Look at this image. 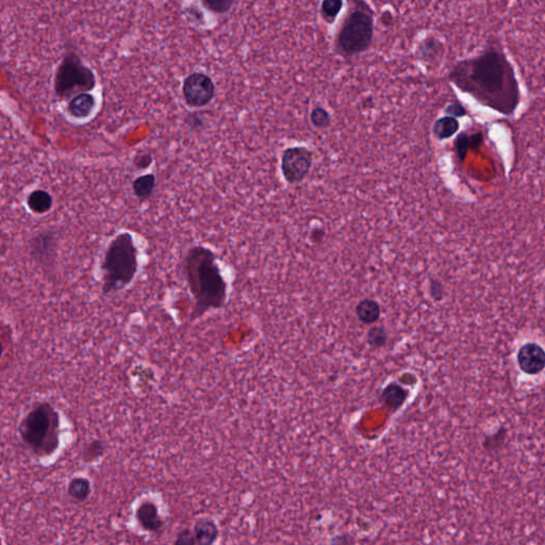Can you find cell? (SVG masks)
Instances as JSON below:
<instances>
[{"instance_id": "cell-1", "label": "cell", "mask_w": 545, "mask_h": 545, "mask_svg": "<svg viewBox=\"0 0 545 545\" xmlns=\"http://www.w3.org/2000/svg\"><path fill=\"white\" fill-rule=\"evenodd\" d=\"M450 79L500 112H510L517 106V86L512 69L498 52H487L459 63Z\"/></svg>"}, {"instance_id": "cell-2", "label": "cell", "mask_w": 545, "mask_h": 545, "mask_svg": "<svg viewBox=\"0 0 545 545\" xmlns=\"http://www.w3.org/2000/svg\"><path fill=\"white\" fill-rule=\"evenodd\" d=\"M182 271L194 300L192 321L208 311L222 309L227 300V283L216 254L210 248L197 245L187 252Z\"/></svg>"}, {"instance_id": "cell-3", "label": "cell", "mask_w": 545, "mask_h": 545, "mask_svg": "<svg viewBox=\"0 0 545 545\" xmlns=\"http://www.w3.org/2000/svg\"><path fill=\"white\" fill-rule=\"evenodd\" d=\"M139 271L138 248L128 233H119L109 243L102 264V291L113 295L134 283Z\"/></svg>"}, {"instance_id": "cell-4", "label": "cell", "mask_w": 545, "mask_h": 545, "mask_svg": "<svg viewBox=\"0 0 545 545\" xmlns=\"http://www.w3.org/2000/svg\"><path fill=\"white\" fill-rule=\"evenodd\" d=\"M23 443L37 457L52 455L60 445V414L49 402H37L18 425Z\"/></svg>"}, {"instance_id": "cell-5", "label": "cell", "mask_w": 545, "mask_h": 545, "mask_svg": "<svg viewBox=\"0 0 545 545\" xmlns=\"http://www.w3.org/2000/svg\"><path fill=\"white\" fill-rule=\"evenodd\" d=\"M374 35L373 16L368 9L356 8L347 16L339 31L336 46L345 57L365 52L371 46Z\"/></svg>"}, {"instance_id": "cell-6", "label": "cell", "mask_w": 545, "mask_h": 545, "mask_svg": "<svg viewBox=\"0 0 545 545\" xmlns=\"http://www.w3.org/2000/svg\"><path fill=\"white\" fill-rule=\"evenodd\" d=\"M94 86L95 77L93 71L84 66L75 54H67L58 67L54 79V88L58 96L69 98L73 94L93 90Z\"/></svg>"}, {"instance_id": "cell-7", "label": "cell", "mask_w": 545, "mask_h": 545, "mask_svg": "<svg viewBox=\"0 0 545 545\" xmlns=\"http://www.w3.org/2000/svg\"><path fill=\"white\" fill-rule=\"evenodd\" d=\"M313 153L306 147H290L281 157V172L290 184H300L310 172Z\"/></svg>"}, {"instance_id": "cell-8", "label": "cell", "mask_w": 545, "mask_h": 545, "mask_svg": "<svg viewBox=\"0 0 545 545\" xmlns=\"http://www.w3.org/2000/svg\"><path fill=\"white\" fill-rule=\"evenodd\" d=\"M58 250V239L52 233H40L29 243V254L33 260L48 271L56 269Z\"/></svg>"}, {"instance_id": "cell-9", "label": "cell", "mask_w": 545, "mask_h": 545, "mask_svg": "<svg viewBox=\"0 0 545 545\" xmlns=\"http://www.w3.org/2000/svg\"><path fill=\"white\" fill-rule=\"evenodd\" d=\"M213 82L204 74H192L184 84V94L187 102L193 107H203L209 104L214 96Z\"/></svg>"}, {"instance_id": "cell-10", "label": "cell", "mask_w": 545, "mask_h": 545, "mask_svg": "<svg viewBox=\"0 0 545 545\" xmlns=\"http://www.w3.org/2000/svg\"><path fill=\"white\" fill-rule=\"evenodd\" d=\"M520 369L528 375L540 373L545 368V351L540 345L528 343L517 353Z\"/></svg>"}, {"instance_id": "cell-11", "label": "cell", "mask_w": 545, "mask_h": 545, "mask_svg": "<svg viewBox=\"0 0 545 545\" xmlns=\"http://www.w3.org/2000/svg\"><path fill=\"white\" fill-rule=\"evenodd\" d=\"M136 520L146 532H158L163 528L164 522L160 517L157 505L151 500L141 503L136 509Z\"/></svg>"}, {"instance_id": "cell-12", "label": "cell", "mask_w": 545, "mask_h": 545, "mask_svg": "<svg viewBox=\"0 0 545 545\" xmlns=\"http://www.w3.org/2000/svg\"><path fill=\"white\" fill-rule=\"evenodd\" d=\"M193 534L199 545H213L218 540L220 530L214 520L203 517L197 520L193 526Z\"/></svg>"}, {"instance_id": "cell-13", "label": "cell", "mask_w": 545, "mask_h": 545, "mask_svg": "<svg viewBox=\"0 0 545 545\" xmlns=\"http://www.w3.org/2000/svg\"><path fill=\"white\" fill-rule=\"evenodd\" d=\"M356 315L361 323L365 325L375 324L382 315L380 303L373 298H365L360 300L355 308Z\"/></svg>"}, {"instance_id": "cell-14", "label": "cell", "mask_w": 545, "mask_h": 545, "mask_svg": "<svg viewBox=\"0 0 545 545\" xmlns=\"http://www.w3.org/2000/svg\"><path fill=\"white\" fill-rule=\"evenodd\" d=\"M407 399V392L399 385L390 384L384 389L382 393V401L390 409L397 410L403 406Z\"/></svg>"}, {"instance_id": "cell-15", "label": "cell", "mask_w": 545, "mask_h": 545, "mask_svg": "<svg viewBox=\"0 0 545 545\" xmlns=\"http://www.w3.org/2000/svg\"><path fill=\"white\" fill-rule=\"evenodd\" d=\"M94 105H95V100L94 98L90 94H80V95L76 96L71 104H69V112L78 119H82V117H86L92 110H93Z\"/></svg>"}, {"instance_id": "cell-16", "label": "cell", "mask_w": 545, "mask_h": 545, "mask_svg": "<svg viewBox=\"0 0 545 545\" xmlns=\"http://www.w3.org/2000/svg\"><path fill=\"white\" fill-rule=\"evenodd\" d=\"M90 491H92V487H90V481L86 477H74L69 481V487H67V493L74 500H77V502H84V500H88Z\"/></svg>"}, {"instance_id": "cell-17", "label": "cell", "mask_w": 545, "mask_h": 545, "mask_svg": "<svg viewBox=\"0 0 545 545\" xmlns=\"http://www.w3.org/2000/svg\"><path fill=\"white\" fill-rule=\"evenodd\" d=\"M459 129V123L452 117H442L433 125V134L439 140H445L454 136Z\"/></svg>"}, {"instance_id": "cell-18", "label": "cell", "mask_w": 545, "mask_h": 545, "mask_svg": "<svg viewBox=\"0 0 545 545\" xmlns=\"http://www.w3.org/2000/svg\"><path fill=\"white\" fill-rule=\"evenodd\" d=\"M52 197L45 191L37 190L31 193L28 199V207L37 214L46 213L52 208Z\"/></svg>"}, {"instance_id": "cell-19", "label": "cell", "mask_w": 545, "mask_h": 545, "mask_svg": "<svg viewBox=\"0 0 545 545\" xmlns=\"http://www.w3.org/2000/svg\"><path fill=\"white\" fill-rule=\"evenodd\" d=\"M105 452H106V446L102 440H92L83 446L81 452L82 459L86 464H92L102 458Z\"/></svg>"}, {"instance_id": "cell-20", "label": "cell", "mask_w": 545, "mask_h": 545, "mask_svg": "<svg viewBox=\"0 0 545 545\" xmlns=\"http://www.w3.org/2000/svg\"><path fill=\"white\" fill-rule=\"evenodd\" d=\"M156 184V178L153 175H145L139 177L134 182V191L136 197L141 199H147L153 191Z\"/></svg>"}, {"instance_id": "cell-21", "label": "cell", "mask_w": 545, "mask_h": 545, "mask_svg": "<svg viewBox=\"0 0 545 545\" xmlns=\"http://www.w3.org/2000/svg\"><path fill=\"white\" fill-rule=\"evenodd\" d=\"M367 341L368 344L372 348H382L388 341V332H387L386 328L384 326H374L368 332Z\"/></svg>"}, {"instance_id": "cell-22", "label": "cell", "mask_w": 545, "mask_h": 545, "mask_svg": "<svg viewBox=\"0 0 545 545\" xmlns=\"http://www.w3.org/2000/svg\"><path fill=\"white\" fill-rule=\"evenodd\" d=\"M342 8L343 1H341V0H325V1L322 3V18H323L328 24H334L336 16H339Z\"/></svg>"}, {"instance_id": "cell-23", "label": "cell", "mask_w": 545, "mask_h": 545, "mask_svg": "<svg viewBox=\"0 0 545 545\" xmlns=\"http://www.w3.org/2000/svg\"><path fill=\"white\" fill-rule=\"evenodd\" d=\"M311 123L315 127L325 129L330 125V115L328 111L322 107L315 108L310 115Z\"/></svg>"}, {"instance_id": "cell-24", "label": "cell", "mask_w": 545, "mask_h": 545, "mask_svg": "<svg viewBox=\"0 0 545 545\" xmlns=\"http://www.w3.org/2000/svg\"><path fill=\"white\" fill-rule=\"evenodd\" d=\"M206 6L209 9L213 10V11L218 12V13H224V12L228 11L233 6V1H227V0H208L205 1Z\"/></svg>"}, {"instance_id": "cell-25", "label": "cell", "mask_w": 545, "mask_h": 545, "mask_svg": "<svg viewBox=\"0 0 545 545\" xmlns=\"http://www.w3.org/2000/svg\"><path fill=\"white\" fill-rule=\"evenodd\" d=\"M197 543L194 534L186 528V529L179 532L174 545H197Z\"/></svg>"}, {"instance_id": "cell-26", "label": "cell", "mask_w": 545, "mask_h": 545, "mask_svg": "<svg viewBox=\"0 0 545 545\" xmlns=\"http://www.w3.org/2000/svg\"><path fill=\"white\" fill-rule=\"evenodd\" d=\"M470 145H472V136L468 138L466 134H462L457 139V141H456V148H457V153L459 155L460 159H464Z\"/></svg>"}, {"instance_id": "cell-27", "label": "cell", "mask_w": 545, "mask_h": 545, "mask_svg": "<svg viewBox=\"0 0 545 545\" xmlns=\"http://www.w3.org/2000/svg\"><path fill=\"white\" fill-rule=\"evenodd\" d=\"M151 163V156L148 155L141 156V157L136 158V165L140 168H147Z\"/></svg>"}, {"instance_id": "cell-28", "label": "cell", "mask_w": 545, "mask_h": 545, "mask_svg": "<svg viewBox=\"0 0 545 545\" xmlns=\"http://www.w3.org/2000/svg\"><path fill=\"white\" fill-rule=\"evenodd\" d=\"M464 109H462V107L459 106V105H450V106L446 109V113H450V115H457V117L464 115Z\"/></svg>"}, {"instance_id": "cell-29", "label": "cell", "mask_w": 545, "mask_h": 545, "mask_svg": "<svg viewBox=\"0 0 545 545\" xmlns=\"http://www.w3.org/2000/svg\"><path fill=\"white\" fill-rule=\"evenodd\" d=\"M430 288L433 296L439 298V294H441V285L439 283H433Z\"/></svg>"}, {"instance_id": "cell-30", "label": "cell", "mask_w": 545, "mask_h": 545, "mask_svg": "<svg viewBox=\"0 0 545 545\" xmlns=\"http://www.w3.org/2000/svg\"><path fill=\"white\" fill-rule=\"evenodd\" d=\"M324 237V231L321 230V229H317V230L313 231L312 233V240L315 242H320L322 240V238Z\"/></svg>"}]
</instances>
